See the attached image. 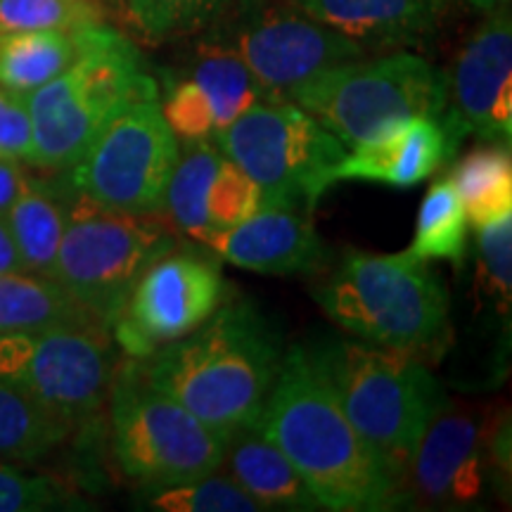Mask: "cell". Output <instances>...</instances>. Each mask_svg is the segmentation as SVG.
Segmentation results:
<instances>
[{"label":"cell","mask_w":512,"mask_h":512,"mask_svg":"<svg viewBox=\"0 0 512 512\" xmlns=\"http://www.w3.org/2000/svg\"><path fill=\"white\" fill-rule=\"evenodd\" d=\"M145 57L110 24L81 29L74 62L46 86L24 95L31 121L34 169L67 171L136 95L155 86Z\"/></svg>","instance_id":"obj_5"},{"label":"cell","mask_w":512,"mask_h":512,"mask_svg":"<svg viewBox=\"0 0 512 512\" xmlns=\"http://www.w3.org/2000/svg\"><path fill=\"white\" fill-rule=\"evenodd\" d=\"M117 363V344L102 325L0 335V380L15 384L74 432L105 408Z\"/></svg>","instance_id":"obj_11"},{"label":"cell","mask_w":512,"mask_h":512,"mask_svg":"<svg viewBox=\"0 0 512 512\" xmlns=\"http://www.w3.org/2000/svg\"><path fill=\"white\" fill-rule=\"evenodd\" d=\"M287 100L349 150L396 121L441 117L448 110V81L446 72L422 55L392 50L325 69L299 83Z\"/></svg>","instance_id":"obj_6"},{"label":"cell","mask_w":512,"mask_h":512,"mask_svg":"<svg viewBox=\"0 0 512 512\" xmlns=\"http://www.w3.org/2000/svg\"><path fill=\"white\" fill-rule=\"evenodd\" d=\"M181 143L159 105V83L136 95L98 133L67 181L105 207L159 216Z\"/></svg>","instance_id":"obj_10"},{"label":"cell","mask_w":512,"mask_h":512,"mask_svg":"<svg viewBox=\"0 0 512 512\" xmlns=\"http://www.w3.org/2000/svg\"><path fill=\"white\" fill-rule=\"evenodd\" d=\"M216 145L259 185L264 204L313 214L337 183L347 147L290 100H268L240 114Z\"/></svg>","instance_id":"obj_9"},{"label":"cell","mask_w":512,"mask_h":512,"mask_svg":"<svg viewBox=\"0 0 512 512\" xmlns=\"http://www.w3.org/2000/svg\"><path fill=\"white\" fill-rule=\"evenodd\" d=\"M81 508L79 498L53 477L31 475L0 460V512H48Z\"/></svg>","instance_id":"obj_32"},{"label":"cell","mask_w":512,"mask_h":512,"mask_svg":"<svg viewBox=\"0 0 512 512\" xmlns=\"http://www.w3.org/2000/svg\"><path fill=\"white\" fill-rule=\"evenodd\" d=\"M472 5L484 12H494V10H501V8H508L510 0H470Z\"/></svg>","instance_id":"obj_36"},{"label":"cell","mask_w":512,"mask_h":512,"mask_svg":"<svg viewBox=\"0 0 512 512\" xmlns=\"http://www.w3.org/2000/svg\"><path fill=\"white\" fill-rule=\"evenodd\" d=\"M283 356L271 320L247 299L228 297L207 323L138 366L147 382L228 439L254 427Z\"/></svg>","instance_id":"obj_2"},{"label":"cell","mask_w":512,"mask_h":512,"mask_svg":"<svg viewBox=\"0 0 512 512\" xmlns=\"http://www.w3.org/2000/svg\"><path fill=\"white\" fill-rule=\"evenodd\" d=\"M74 430L15 384L0 380V460L38 463L67 444Z\"/></svg>","instance_id":"obj_26"},{"label":"cell","mask_w":512,"mask_h":512,"mask_svg":"<svg viewBox=\"0 0 512 512\" xmlns=\"http://www.w3.org/2000/svg\"><path fill=\"white\" fill-rule=\"evenodd\" d=\"M221 472L266 510H323L283 451L254 427L226 439Z\"/></svg>","instance_id":"obj_21"},{"label":"cell","mask_w":512,"mask_h":512,"mask_svg":"<svg viewBox=\"0 0 512 512\" xmlns=\"http://www.w3.org/2000/svg\"><path fill=\"white\" fill-rule=\"evenodd\" d=\"M102 22L98 0H0V31H79Z\"/></svg>","instance_id":"obj_31"},{"label":"cell","mask_w":512,"mask_h":512,"mask_svg":"<svg viewBox=\"0 0 512 512\" xmlns=\"http://www.w3.org/2000/svg\"><path fill=\"white\" fill-rule=\"evenodd\" d=\"M254 430L285 453L323 510L406 508L399 477L351 425L299 344L285 351Z\"/></svg>","instance_id":"obj_1"},{"label":"cell","mask_w":512,"mask_h":512,"mask_svg":"<svg viewBox=\"0 0 512 512\" xmlns=\"http://www.w3.org/2000/svg\"><path fill=\"white\" fill-rule=\"evenodd\" d=\"M358 434L403 477L422 434L448 396L425 361L363 339L325 337L304 347Z\"/></svg>","instance_id":"obj_3"},{"label":"cell","mask_w":512,"mask_h":512,"mask_svg":"<svg viewBox=\"0 0 512 512\" xmlns=\"http://www.w3.org/2000/svg\"><path fill=\"white\" fill-rule=\"evenodd\" d=\"M448 176L456 185L467 223L472 228L489 226L512 216L510 145H477Z\"/></svg>","instance_id":"obj_25"},{"label":"cell","mask_w":512,"mask_h":512,"mask_svg":"<svg viewBox=\"0 0 512 512\" xmlns=\"http://www.w3.org/2000/svg\"><path fill=\"white\" fill-rule=\"evenodd\" d=\"M79 31H0V86L29 95L62 74L79 53Z\"/></svg>","instance_id":"obj_24"},{"label":"cell","mask_w":512,"mask_h":512,"mask_svg":"<svg viewBox=\"0 0 512 512\" xmlns=\"http://www.w3.org/2000/svg\"><path fill=\"white\" fill-rule=\"evenodd\" d=\"M228 299L216 256L174 247L145 268L112 320L110 335L126 358L143 361L188 337Z\"/></svg>","instance_id":"obj_13"},{"label":"cell","mask_w":512,"mask_h":512,"mask_svg":"<svg viewBox=\"0 0 512 512\" xmlns=\"http://www.w3.org/2000/svg\"><path fill=\"white\" fill-rule=\"evenodd\" d=\"M332 323L363 342L408 351L425 361L446 347L451 304L444 280L411 252L347 249L339 266L313 290Z\"/></svg>","instance_id":"obj_4"},{"label":"cell","mask_w":512,"mask_h":512,"mask_svg":"<svg viewBox=\"0 0 512 512\" xmlns=\"http://www.w3.org/2000/svg\"><path fill=\"white\" fill-rule=\"evenodd\" d=\"M261 207L259 185L219 145L207 140L181 143L159 214L176 238L204 245L211 235L233 228Z\"/></svg>","instance_id":"obj_16"},{"label":"cell","mask_w":512,"mask_h":512,"mask_svg":"<svg viewBox=\"0 0 512 512\" xmlns=\"http://www.w3.org/2000/svg\"><path fill=\"white\" fill-rule=\"evenodd\" d=\"M366 53L425 46L441 29L448 0H287Z\"/></svg>","instance_id":"obj_20"},{"label":"cell","mask_w":512,"mask_h":512,"mask_svg":"<svg viewBox=\"0 0 512 512\" xmlns=\"http://www.w3.org/2000/svg\"><path fill=\"white\" fill-rule=\"evenodd\" d=\"M188 55L159 79V105L178 143H216L240 114L275 100L233 50L207 34L192 36Z\"/></svg>","instance_id":"obj_14"},{"label":"cell","mask_w":512,"mask_h":512,"mask_svg":"<svg viewBox=\"0 0 512 512\" xmlns=\"http://www.w3.org/2000/svg\"><path fill=\"white\" fill-rule=\"evenodd\" d=\"M230 0H124V22L138 43L164 46L209 29Z\"/></svg>","instance_id":"obj_28"},{"label":"cell","mask_w":512,"mask_h":512,"mask_svg":"<svg viewBox=\"0 0 512 512\" xmlns=\"http://www.w3.org/2000/svg\"><path fill=\"white\" fill-rule=\"evenodd\" d=\"M176 245L157 216L105 207L67 181V223L50 278L110 330L145 268Z\"/></svg>","instance_id":"obj_7"},{"label":"cell","mask_w":512,"mask_h":512,"mask_svg":"<svg viewBox=\"0 0 512 512\" xmlns=\"http://www.w3.org/2000/svg\"><path fill=\"white\" fill-rule=\"evenodd\" d=\"M107 408L114 460L140 486L204 477L223 463L226 439L147 382L136 358L117 363Z\"/></svg>","instance_id":"obj_8"},{"label":"cell","mask_w":512,"mask_h":512,"mask_svg":"<svg viewBox=\"0 0 512 512\" xmlns=\"http://www.w3.org/2000/svg\"><path fill=\"white\" fill-rule=\"evenodd\" d=\"M311 214L264 204L245 221L204 242L216 259L264 275L320 273L332 264L328 242L320 238Z\"/></svg>","instance_id":"obj_19"},{"label":"cell","mask_w":512,"mask_h":512,"mask_svg":"<svg viewBox=\"0 0 512 512\" xmlns=\"http://www.w3.org/2000/svg\"><path fill=\"white\" fill-rule=\"evenodd\" d=\"M202 34L233 50L275 100L325 69L370 55L287 0H230Z\"/></svg>","instance_id":"obj_12"},{"label":"cell","mask_w":512,"mask_h":512,"mask_svg":"<svg viewBox=\"0 0 512 512\" xmlns=\"http://www.w3.org/2000/svg\"><path fill=\"white\" fill-rule=\"evenodd\" d=\"M467 230L470 223L456 185L451 176H444L422 197L415 238L408 252L422 261H448L456 268H463L467 240H470Z\"/></svg>","instance_id":"obj_27"},{"label":"cell","mask_w":512,"mask_h":512,"mask_svg":"<svg viewBox=\"0 0 512 512\" xmlns=\"http://www.w3.org/2000/svg\"><path fill=\"white\" fill-rule=\"evenodd\" d=\"M448 110L479 143H512V22L510 10L489 12L453 62Z\"/></svg>","instance_id":"obj_17"},{"label":"cell","mask_w":512,"mask_h":512,"mask_svg":"<svg viewBox=\"0 0 512 512\" xmlns=\"http://www.w3.org/2000/svg\"><path fill=\"white\" fill-rule=\"evenodd\" d=\"M138 505L157 512H264L259 503L226 472L164 486H143Z\"/></svg>","instance_id":"obj_29"},{"label":"cell","mask_w":512,"mask_h":512,"mask_svg":"<svg viewBox=\"0 0 512 512\" xmlns=\"http://www.w3.org/2000/svg\"><path fill=\"white\" fill-rule=\"evenodd\" d=\"M29 176L27 164L19 162V159H0V216L17 200Z\"/></svg>","instance_id":"obj_34"},{"label":"cell","mask_w":512,"mask_h":512,"mask_svg":"<svg viewBox=\"0 0 512 512\" xmlns=\"http://www.w3.org/2000/svg\"><path fill=\"white\" fill-rule=\"evenodd\" d=\"M467 128L456 114L446 110L441 117H411L382 128L354 147H349L337 166L339 181L382 183L392 188H413L456 157Z\"/></svg>","instance_id":"obj_18"},{"label":"cell","mask_w":512,"mask_h":512,"mask_svg":"<svg viewBox=\"0 0 512 512\" xmlns=\"http://www.w3.org/2000/svg\"><path fill=\"white\" fill-rule=\"evenodd\" d=\"M10 271H22V264H19L17 249L12 245L8 223H5L3 216H0V273Z\"/></svg>","instance_id":"obj_35"},{"label":"cell","mask_w":512,"mask_h":512,"mask_svg":"<svg viewBox=\"0 0 512 512\" xmlns=\"http://www.w3.org/2000/svg\"><path fill=\"white\" fill-rule=\"evenodd\" d=\"M491 420L463 406L434 415L401 477L406 508L467 510L498 486L489 448Z\"/></svg>","instance_id":"obj_15"},{"label":"cell","mask_w":512,"mask_h":512,"mask_svg":"<svg viewBox=\"0 0 512 512\" xmlns=\"http://www.w3.org/2000/svg\"><path fill=\"white\" fill-rule=\"evenodd\" d=\"M477 230L475 294L484 309L508 323L512 302V216Z\"/></svg>","instance_id":"obj_30"},{"label":"cell","mask_w":512,"mask_h":512,"mask_svg":"<svg viewBox=\"0 0 512 512\" xmlns=\"http://www.w3.org/2000/svg\"><path fill=\"white\" fill-rule=\"evenodd\" d=\"M22 271L50 278L67 223V176H29L27 185L3 214Z\"/></svg>","instance_id":"obj_22"},{"label":"cell","mask_w":512,"mask_h":512,"mask_svg":"<svg viewBox=\"0 0 512 512\" xmlns=\"http://www.w3.org/2000/svg\"><path fill=\"white\" fill-rule=\"evenodd\" d=\"M31 155V121L24 95L0 86V159H19L27 164Z\"/></svg>","instance_id":"obj_33"},{"label":"cell","mask_w":512,"mask_h":512,"mask_svg":"<svg viewBox=\"0 0 512 512\" xmlns=\"http://www.w3.org/2000/svg\"><path fill=\"white\" fill-rule=\"evenodd\" d=\"M64 325L100 323L53 278L27 271L0 273V335Z\"/></svg>","instance_id":"obj_23"}]
</instances>
